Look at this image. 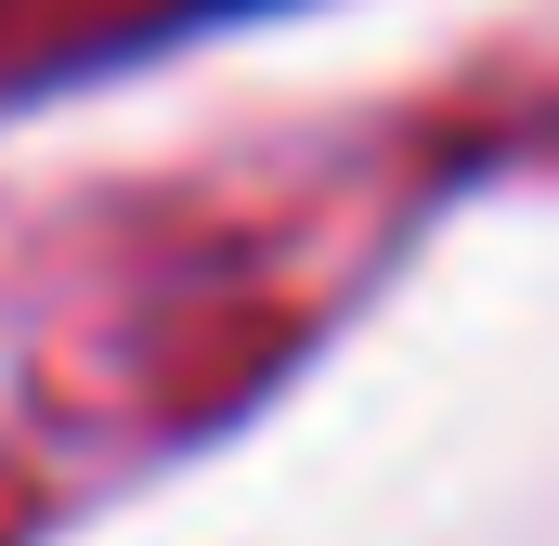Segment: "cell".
I'll return each instance as SVG.
<instances>
[{
  "instance_id": "6da1fadb",
  "label": "cell",
  "mask_w": 559,
  "mask_h": 546,
  "mask_svg": "<svg viewBox=\"0 0 559 546\" xmlns=\"http://www.w3.org/2000/svg\"><path fill=\"white\" fill-rule=\"evenodd\" d=\"M182 26H235V13H299V0H169Z\"/></svg>"
}]
</instances>
